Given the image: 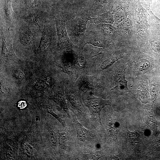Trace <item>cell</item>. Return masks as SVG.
Instances as JSON below:
<instances>
[{
    "label": "cell",
    "instance_id": "obj_4",
    "mask_svg": "<svg viewBox=\"0 0 160 160\" xmlns=\"http://www.w3.org/2000/svg\"><path fill=\"white\" fill-rule=\"evenodd\" d=\"M1 56L14 59L18 58L15 54L12 46V39L9 30L2 33Z\"/></svg>",
    "mask_w": 160,
    "mask_h": 160
},
{
    "label": "cell",
    "instance_id": "obj_21",
    "mask_svg": "<svg viewBox=\"0 0 160 160\" xmlns=\"http://www.w3.org/2000/svg\"><path fill=\"white\" fill-rule=\"evenodd\" d=\"M26 105V103L24 101H21L18 103V106L21 109L24 108Z\"/></svg>",
    "mask_w": 160,
    "mask_h": 160
},
{
    "label": "cell",
    "instance_id": "obj_7",
    "mask_svg": "<svg viewBox=\"0 0 160 160\" xmlns=\"http://www.w3.org/2000/svg\"><path fill=\"white\" fill-rule=\"evenodd\" d=\"M34 35L27 26L22 25L19 29V39L20 43L25 47L34 46Z\"/></svg>",
    "mask_w": 160,
    "mask_h": 160
},
{
    "label": "cell",
    "instance_id": "obj_14",
    "mask_svg": "<svg viewBox=\"0 0 160 160\" xmlns=\"http://www.w3.org/2000/svg\"><path fill=\"white\" fill-rule=\"evenodd\" d=\"M112 15L110 13L103 15H98L96 18H91L90 22L97 24L101 23H110L112 22Z\"/></svg>",
    "mask_w": 160,
    "mask_h": 160
},
{
    "label": "cell",
    "instance_id": "obj_2",
    "mask_svg": "<svg viewBox=\"0 0 160 160\" xmlns=\"http://www.w3.org/2000/svg\"><path fill=\"white\" fill-rule=\"evenodd\" d=\"M82 99L84 103L89 109L92 117L102 126L100 118L101 112L105 106L110 105V102L100 97H96L89 92L84 93Z\"/></svg>",
    "mask_w": 160,
    "mask_h": 160
},
{
    "label": "cell",
    "instance_id": "obj_12",
    "mask_svg": "<svg viewBox=\"0 0 160 160\" xmlns=\"http://www.w3.org/2000/svg\"><path fill=\"white\" fill-rule=\"evenodd\" d=\"M11 4V0H3V8L6 18L8 22L10 23L15 19V15Z\"/></svg>",
    "mask_w": 160,
    "mask_h": 160
},
{
    "label": "cell",
    "instance_id": "obj_11",
    "mask_svg": "<svg viewBox=\"0 0 160 160\" xmlns=\"http://www.w3.org/2000/svg\"><path fill=\"white\" fill-rule=\"evenodd\" d=\"M83 48L87 44L100 47H105L106 46L105 41L102 38L95 35H88L85 37Z\"/></svg>",
    "mask_w": 160,
    "mask_h": 160
},
{
    "label": "cell",
    "instance_id": "obj_8",
    "mask_svg": "<svg viewBox=\"0 0 160 160\" xmlns=\"http://www.w3.org/2000/svg\"><path fill=\"white\" fill-rule=\"evenodd\" d=\"M76 57L73 53L69 52L66 53L63 57L62 71L69 76L72 74L75 68V62Z\"/></svg>",
    "mask_w": 160,
    "mask_h": 160
},
{
    "label": "cell",
    "instance_id": "obj_1",
    "mask_svg": "<svg viewBox=\"0 0 160 160\" xmlns=\"http://www.w3.org/2000/svg\"><path fill=\"white\" fill-rule=\"evenodd\" d=\"M55 20L58 37V47L61 49L69 50L75 47L70 39L66 28V23L71 17L68 13L62 11L57 10Z\"/></svg>",
    "mask_w": 160,
    "mask_h": 160
},
{
    "label": "cell",
    "instance_id": "obj_9",
    "mask_svg": "<svg viewBox=\"0 0 160 160\" xmlns=\"http://www.w3.org/2000/svg\"><path fill=\"white\" fill-rule=\"evenodd\" d=\"M91 18V14L89 13H83L80 15L76 20L74 26L75 34L79 35L86 31L87 22L88 21H90Z\"/></svg>",
    "mask_w": 160,
    "mask_h": 160
},
{
    "label": "cell",
    "instance_id": "obj_18",
    "mask_svg": "<svg viewBox=\"0 0 160 160\" xmlns=\"http://www.w3.org/2000/svg\"><path fill=\"white\" fill-rule=\"evenodd\" d=\"M118 59V57H114L105 60L101 64V68L103 69L107 68L114 63Z\"/></svg>",
    "mask_w": 160,
    "mask_h": 160
},
{
    "label": "cell",
    "instance_id": "obj_3",
    "mask_svg": "<svg viewBox=\"0 0 160 160\" xmlns=\"http://www.w3.org/2000/svg\"><path fill=\"white\" fill-rule=\"evenodd\" d=\"M72 119L76 130L77 138L79 142L84 144H89L94 142L96 138L95 134L85 128L74 116H73Z\"/></svg>",
    "mask_w": 160,
    "mask_h": 160
},
{
    "label": "cell",
    "instance_id": "obj_20",
    "mask_svg": "<svg viewBox=\"0 0 160 160\" xmlns=\"http://www.w3.org/2000/svg\"><path fill=\"white\" fill-rule=\"evenodd\" d=\"M14 75L15 76L17 79H22L24 76L23 73L18 70H16L15 71Z\"/></svg>",
    "mask_w": 160,
    "mask_h": 160
},
{
    "label": "cell",
    "instance_id": "obj_10",
    "mask_svg": "<svg viewBox=\"0 0 160 160\" xmlns=\"http://www.w3.org/2000/svg\"><path fill=\"white\" fill-rule=\"evenodd\" d=\"M125 70L118 73L116 76V85L111 90L116 89V90L123 94H129V92L127 87V82L124 76Z\"/></svg>",
    "mask_w": 160,
    "mask_h": 160
},
{
    "label": "cell",
    "instance_id": "obj_17",
    "mask_svg": "<svg viewBox=\"0 0 160 160\" xmlns=\"http://www.w3.org/2000/svg\"><path fill=\"white\" fill-rule=\"evenodd\" d=\"M85 65V61L82 57H76L75 62V67L76 69L81 70L84 68Z\"/></svg>",
    "mask_w": 160,
    "mask_h": 160
},
{
    "label": "cell",
    "instance_id": "obj_15",
    "mask_svg": "<svg viewBox=\"0 0 160 160\" xmlns=\"http://www.w3.org/2000/svg\"><path fill=\"white\" fill-rule=\"evenodd\" d=\"M103 150L96 151L88 153H82L81 155V160H98L103 156Z\"/></svg>",
    "mask_w": 160,
    "mask_h": 160
},
{
    "label": "cell",
    "instance_id": "obj_13",
    "mask_svg": "<svg viewBox=\"0 0 160 160\" xmlns=\"http://www.w3.org/2000/svg\"><path fill=\"white\" fill-rule=\"evenodd\" d=\"M42 13L36 12L30 14L24 17V20L31 25L38 26L40 29V23L41 19Z\"/></svg>",
    "mask_w": 160,
    "mask_h": 160
},
{
    "label": "cell",
    "instance_id": "obj_23",
    "mask_svg": "<svg viewBox=\"0 0 160 160\" xmlns=\"http://www.w3.org/2000/svg\"><path fill=\"white\" fill-rule=\"evenodd\" d=\"M158 1H159V2L160 3V0H158Z\"/></svg>",
    "mask_w": 160,
    "mask_h": 160
},
{
    "label": "cell",
    "instance_id": "obj_16",
    "mask_svg": "<svg viewBox=\"0 0 160 160\" xmlns=\"http://www.w3.org/2000/svg\"><path fill=\"white\" fill-rule=\"evenodd\" d=\"M69 140L68 134L63 132L61 133L58 138L59 143L60 145L62 146H65L68 143Z\"/></svg>",
    "mask_w": 160,
    "mask_h": 160
},
{
    "label": "cell",
    "instance_id": "obj_6",
    "mask_svg": "<svg viewBox=\"0 0 160 160\" xmlns=\"http://www.w3.org/2000/svg\"><path fill=\"white\" fill-rule=\"evenodd\" d=\"M106 131L108 136L112 140L118 142V135L119 131V124L111 115L106 116Z\"/></svg>",
    "mask_w": 160,
    "mask_h": 160
},
{
    "label": "cell",
    "instance_id": "obj_19",
    "mask_svg": "<svg viewBox=\"0 0 160 160\" xmlns=\"http://www.w3.org/2000/svg\"><path fill=\"white\" fill-rule=\"evenodd\" d=\"M24 4L27 9H29L38 5L39 3V0H24Z\"/></svg>",
    "mask_w": 160,
    "mask_h": 160
},
{
    "label": "cell",
    "instance_id": "obj_5",
    "mask_svg": "<svg viewBox=\"0 0 160 160\" xmlns=\"http://www.w3.org/2000/svg\"><path fill=\"white\" fill-rule=\"evenodd\" d=\"M51 41V33L50 26L49 22L45 20L39 44L36 51L41 52L46 50L50 45Z\"/></svg>",
    "mask_w": 160,
    "mask_h": 160
},
{
    "label": "cell",
    "instance_id": "obj_22",
    "mask_svg": "<svg viewBox=\"0 0 160 160\" xmlns=\"http://www.w3.org/2000/svg\"><path fill=\"white\" fill-rule=\"evenodd\" d=\"M154 20V22L156 24L160 30V20L156 17L155 18Z\"/></svg>",
    "mask_w": 160,
    "mask_h": 160
}]
</instances>
